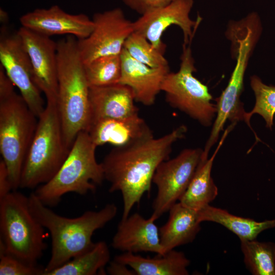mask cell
<instances>
[{
	"label": "cell",
	"instance_id": "cell-4",
	"mask_svg": "<svg viewBox=\"0 0 275 275\" xmlns=\"http://www.w3.org/2000/svg\"><path fill=\"white\" fill-rule=\"evenodd\" d=\"M96 148L87 131L80 132L56 174L35 188L36 196L50 207L57 205L67 193L83 196L94 192L105 180L102 164L96 158Z\"/></svg>",
	"mask_w": 275,
	"mask_h": 275
},
{
	"label": "cell",
	"instance_id": "cell-32",
	"mask_svg": "<svg viewBox=\"0 0 275 275\" xmlns=\"http://www.w3.org/2000/svg\"><path fill=\"white\" fill-rule=\"evenodd\" d=\"M106 271L111 275H136L131 268H128V266L114 260L109 262Z\"/></svg>",
	"mask_w": 275,
	"mask_h": 275
},
{
	"label": "cell",
	"instance_id": "cell-24",
	"mask_svg": "<svg viewBox=\"0 0 275 275\" xmlns=\"http://www.w3.org/2000/svg\"><path fill=\"white\" fill-rule=\"evenodd\" d=\"M106 243L100 241L89 251L78 255L44 275H95L110 262Z\"/></svg>",
	"mask_w": 275,
	"mask_h": 275
},
{
	"label": "cell",
	"instance_id": "cell-23",
	"mask_svg": "<svg viewBox=\"0 0 275 275\" xmlns=\"http://www.w3.org/2000/svg\"><path fill=\"white\" fill-rule=\"evenodd\" d=\"M201 222L208 221L219 224L236 234L239 239L254 240L263 231L275 228V219L257 222L237 216L228 211L209 204L198 211Z\"/></svg>",
	"mask_w": 275,
	"mask_h": 275
},
{
	"label": "cell",
	"instance_id": "cell-12",
	"mask_svg": "<svg viewBox=\"0 0 275 275\" xmlns=\"http://www.w3.org/2000/svg\"><path fill=\"white\" fill-rule=\"evenodd\" d=\"M94 28L86 38L78 40L84 64L103 56L120 54L125 41L134 32L133 22L119 8L94 14Z\"/></svg>",
	"mask_w": 275,
	"mask_h": 275
},
{
	"label": "cell",
	"instance_id": "cell-13",
	"mask_svg": "<svg viewBox=\"0 0 275 275\" xmlns=\"http://www.w3.org/2000/svg\"><path fill=\"white\" fill-rule=\"evenodd\" d=\"M194 0H174L168 5L141 15L133 22L134 32L144 36L157 50L164 53L166 45L162 40L163 32L176 25L182 30L184 45L191 43L202 20H192L189 13Z\"/></svg>",
	"mask_w": 275,
	"mask_h": 275
},
{
	"label": "cell",
	"instance_id": "cell-10",
	"mask_svg": "<svg viewBox=\"0 0 275 275\" xmlns=\"http://www.w3.org/2000/svg\"><path fill=\"white\" fill-rule=\"evenodd\" d=\"M203 150L185 149L177 156L161 162L152 179L157 187L151 216L156 220L179 201L187 189L202 159Z\"/></svg>",
	"mask_w": 275,
	"mask_h": 275
},
{
	"label": "cell",
	"instance_id": "cell-21",
	"mask_svg": "<svg viewBox=\"0 0 275 275\" xmlns=\"http://www.w3.org/2000/svg\"><path fill=\"white\" fill-rule=\"evenodd\" d=\"M236 123L232 124L225 130L216 150L212 156L202 159L193 178L179 202L184 206L199 211L213 201L218 195V189L211 175L215 157L228 133Z\"/></svg>",
	"mask_w": 275,
	"mask_h": 275
},
{
	"label": "cell",
	"instance_id": "cell-30",
	"mask_svg": "<svg viewBox=\"0 0 275 275\" xmlns=\"http://www.w3.org/2000/svg\"><path fill=\"white\" fill-rule=\"evenodd\" d=\"M132 10L143 15L166 6L174 0H121Z\"/></svg>",
	"mask_w": 275,
	"mask_h": 275
},
{
	"label": "cell",
	"instance_id": "cell-28",
	"mask_svg": "<svg viewBox=\"0 0 275 275\" xmlns=\"http://www.w3.org/2000/svg\"><path fill=\"white\" fill-rule=\"evenodd\" d=\"M124 48L135 60L149 67L159 68L169 66L164 53L137 32H133L129 36L125 42Z\"/></svg>",
	"mask_w": 275,
	"mask_h": 275
},
{
	"label": "cell",
	"instance_id": "cell-6",
	"mask_svg": "<svg viewBox=\"0 0 275 275\" xmlns=\"http://www.w3.org/2000/svg\"><path fill=\"white\" fill-rule=\"evenodd\" d=\"M0 251L36 265L47 247L44 228L32 214L29 197L12 190L0 200Z\"/></svg>",
	"mask_w": 275,
	"mask_h": 275
},
{
	"label": "cell",
	"instance_id": "cell-5",
	"mask_svg": "<svg viewBox=\"0 0 275 275\" xmlns=\"http://www.w3.org/2000/svg\"><path fill=\"white\" fill-rule=\"evenodd\" d=\"M70 150L65 143L57 103L46 102L23 163L20 187L35 189L58 172Z\"/></svg>",
	"mask_w": 275,
	"mask_h": 275
},
{
	"label": "cell",
	"instance_id": "cell-14",
	"mask_svg": "<svg viewBox=\"0 0 275 275\" xmlns=\"http://www.w3.org/2000/svg\"><path fill=\"white\" fill-rule=\"evenodd\" d=\"M32 63L35 82L46 102H56L58 90L57 43L24 27L17 31Z\"/></svg>",
	"mask_w": 275,
	"mask_h": 275
},
{
	"label": "cell",
	"instance_id": "cell-9",
	"mask_svg": "<svg viewBox=\"0 0 275 275\" xmlns=\"http://www.w3.org/2000/svg\"><path fill=\"white\" fill-rule=\"evenodd\" d=\"M180 68L169 72L161 85L166 101L203 126H209L216 114V105L208 87L195 77V60L190 44H183Z\"/></svg>",
	"mask_w": 275,
	"mask_h": 275
},
{
	"label": "cell",
	"instance_id": "cell-18",
	"mask_svg": "<svg viewBox=\"0 0 275 275\" xmlns=\"http://www.w3.org/2000/svg\"><path fill=\"white\" fill-rule=\"evenodd\" d=\"M135 101L130 88L120 83L90 87L91 124L100 120L121 119L139 115Z\"/></svg>",
	"mask_w": 275,
	"mask_h": 275
},
{
	"label": "cell",
	"instance_id": "cell-33",
	"mask_svg": "<svg viewBox=\"0 0 275 275\" xmlns=\"http://www.w3.org/2000/svg\"><path fill=\"white\" fill-rule=\"evenodd\" d=\"M0 20L1 22L6 24L9 20L8 15L3 9H1L0 11Z\"/></svg>",
	"mask_w": 275,
	"mask_h": 275
},
{
	"label": "cell",
	"instance_id": "cell-31",
	"mask_svg": "<svg viewBox=\"0 0 275 275\" xmlns=\"http://www.w3.org/2000/svg\"><path fill=\"white\" fill-rule=\"evenodd\" d=\"M12 189L9 173L3 160L0 161V200L9 194Z\"/></svg>",
	"mask_w": 275,
	"mask_h": 275
},
{
	"label": "cell",
	"instance_id": "cell-11",
	"mask_svg": "<svg viewBox=\"0 0 275 275\" xmlns=\"http://www.w3.org/2000/svg\"><path fill=\"white\" fill-rule=\"evenodd\" d=\"M0 65L25 103L38 118L46 105L34 79L29 55L18 31L2 26L0 33Z\"/></svg>",
	"mask_w": 275,
	"mask_h": 275
},
{
	"label": "cell",
	"instance_id": "cell-1",
	"mask_svg": "<svg viewBox=\"0 0 275 275\" xmlns=\"http://www.w3.org/2000/svg\"><path fill=\"white\" fill-rule=\"evenodd\" d=\"M187 127L182 125L158 138L154 136L122 147H115L101 162L109 193L120 191L123 201L122 219L129 215L144 194L150 191L159 164L168 159L173 145L182 139Z\"/></svg>",
	"mask_w": 275,
	"mask_h": 275
},
{
	"label": "cell",
	"instance_id": "cell-8",
	"mask_svg": "<svg viewBox=\"0 0 275 275\" xmlns=\"http://www.w3.org/2000/svg\"><path fill=\"white\" fill-rule=\"evenodd\" d=\"M242 35L235 33L232 39L238 45L236 63L229 82L218 98L216 104V117L212 130L203 150V154L208 156L211 148L217 142L220 132L223 130L227 120L235 122L244 120L246 113L240 102V97L243 90L244 77L249 60L260 34L259 19L255 16H248L243 21Z\"/></svg>",
	"mask_w": 275,
	"mask_h": 275
},
{
	"label": "cell",
	"instance_id": "cell-27",
	"mask_svg": "<svg viewBox=\"0 0 275 275\" xmlns=\"http://www.w3.org/2000/svg\"><path fill=\"white\" fill-rule=\"evenodd\" d=\"M250 84L256 102L252 111L245 113L244 120L251 128L250 118L254 114H257L265 120L266 127L271 129L275 114V87L264 84L256 75L251 77Z\"/></svg>",
	"mask_w": 275,
	"mask_h": 275
},
{
	"label": "cell",
	"instance_id": "cell-19",
	"mask_svg": "<svg viewBox=\"0 0 275 275\" xmlns=\"http://www.w3.org/2000/svg\"><path fill=\"white\" fill-rule=\"evenodd\" d=\"M88 133L97 146L106 144L122 147L153 136L139 115L121 119H102L93 122Z\"/></svg>",
	"mask_w": 275,
	"mask_h": 275
},
{
	"label": "cell",
	"instance_id": "cell-22",
	"mask_svg": "<svg viewBox=\"0 0 275 275\" xmlns=\"http://www.w3.org/2000/svg\"><path fill=\"white\" fill-rule=\"evenodd\" d=\"M114 260L126 265L136 275H188L190 260L185 254L174 250L153 258L129 252L115 257Z\"/></svg>",
	"mask_w": 275,
	"mask_h": 275
},
{
	"label": "cell",
	"instance_id": "cell-20",
	"mask_svg": "<svg viewBox=\"0 0 275 275\" xmlns=\"http://www.w3.org/2000/svg\"><path fill=\"white\" fill-rule=\"evenodd\" d=\"M167 222L159 229L163 253L191 242L201 230L198 211L188 208L179 202L169 210Z\"/></svg>",
	"mask_w": 275,
	"mask_h": 275
},
{
	"label": "cell",
	"instance_id": "cell-17",
	"mask_svg": "<svg viewBox=\"0 0 275 275\" xmlns=\"http://www.w3.org/2000/svg\"><path fill=\"white\" fill-rule=\"evenodd\" d=\"M120 57L121 75L119 83L130 88L136 102L146 106L154 104L161 91L162 83L170 72L169 66L149 67L133 59L124 48Z\"/></svg>",
	"mask_w": 275,
	"mask_h": 275
},
{
	"label": "cell",
	"instance_id": "cell-16",
	"mask_svg": "<svg viewBox=\"0 0 275 275\" xmlns=\"http://www.w3.org/2000/svg\"><path fill=\"white\" fill-rule=\"evenodd\" d=\"M155 221L152 216L146 219L138 213L121 219L112 239V246L123 252H144L163 255Z\"/></svg>",
	"mask_w": 275,
	"mask_h": 275
},
{
	"label": "cell",
	"instance_id": "cell-25",
	"mask_svg": "<svg viewBox=\"0 0 275 275\" xmlns=\"http://www.w3.org/2000/svg\"><path fill=\"white\" fill-rule=\"evenodd\" d=\"M245 265L253 275L275 274V243L240 239Z\"/></svg>",
	"mask_w": 275,
	"mask_h": 275
},
{
	"label": "cell",
	"instance_id": "cell-29",
	"mask_svg": "<svg viewBox=\"0 0 275 275\" xmlns=\"http://www.w3.org/2000/svg\"><path fill=\"white\" fill-rule=\"evenodd\" d=\"M44 268L30 265L19 259L0 251L1 275H43Z\"/></svg>",
	"mask_w": 275,
	"mask_h": 275
},
{
	"label": "cell",
	"instance_id": "cell-15",
	"mask_svg": "<svg viewBox=\"0 0 275 275\" xmlns=\"http://www.w3.org/2000/svg\"><path fill=\"white\" fill-rule=\"evenodd\" d=\"M19 20L21 26L44 36L67 35L78 40L87 37L94 26L87 15L70 14L57 5L36 9L23 15Z\"/></svg>",
	"mask_w": 275,
	"mask_h": 275
},
{
	"label": "cell",
	"instance_id": "cell-7",
	"mask_svg": "<svg viewBox=\"0 0 275 275\" xmlns=\"http://www.w3.org/2000/svg\"><path fill=\"white\" fill-rule=\"evenodd\" d=\"M37 119L15 91L0 99V152L13 190L20 187L23 163L36 130Z\"/></svg>",
	"mask_w": 275,
	"mask_h": 275
},
{
	"label": "cell",
	"instance_id": "cell-2",
	"mask_svg": "<svg viewBox=\"0 0 275 275\" xmlns=\"http://www.w3.org/2000/svg\"><path fill=\"white\" fill-rule=\"evenodd\" d=\"M29 199L32 214L51 236L50 258L43 275L93 248L94 232L114 219L118 212L117 206L109 203L99 210H88L77 217L68 218L43 204L33 192Z\"/></svg>",
	"mask_w": 275,
	"mask_h": 275
},
{
	"label": "cell",
	"instance_id": "cell-26",
	"mask_svg": "<svg viewBox=\"0 0 275 275\" xmlns=\"http://www.w3.org/2000/svg\"><path fill=\"white\" fill-rule=\"evenodd\" d=\"M90 87H99L119 83L121 75L120 54L98 58L84 64Z\"/></svg>",
	"mask_w": 275,
	"mask_h": 275
},
{
	"label": "cell",
	"instance_id": "cell-3",
	"mask_svg": "<svg viewBox=\"0 0 275 275\" xmlns=\"http://www.w3.org/2000/svg\"><path fill=\"white\" fill-rule=\"evenodd\" d=\"M76 38L67 35L57 42V106L65 143L69 150L78 134L88 132L91 124L90 86Z\"/></svg>",
	"mask_w": 275,
	"mask_h": 275
}]
</instances>
